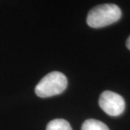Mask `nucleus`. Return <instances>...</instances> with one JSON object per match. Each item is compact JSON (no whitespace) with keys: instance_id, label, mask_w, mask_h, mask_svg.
I'll list each match as a JSON object with an SVG mask.
<instances>
[{"instance_id":"f257e3e1","label":"nucleus","mask_w":130,"mask_h":130,"mask_svg":"<svg viewBox=\"0 0 130 130\" xmlns=\"http://www.w3.org/2000/svg\"><path fill=\"white\" fill-rule=\"evenodd\" d=\"M121 17V10L117 5H98L90 10L87 16V23L91 28H103L117 22Z\"/></svg>"},{"instance_id":"f03ea898","label":"nucleus","mask_w":130,"mask_h":130,"mask_svg":"<svg viewBox=\"0 0 130 130\" xmlns=\"http://www.w3.org/2000/svg\"><path fill=\"white\" fill-rule=\"evenodd\" d=\"M67 86V79L59 72H52L46 74L38 83L35 92L38 97L48 98L64 92Z\"/></svg>"},{"instance_id":"7ed1b4c3","label":"nucleus","mask_w":130,"mask_h":130,"mask_svg":"<svg viewBox=\"0 0 130 130\" xmlns=\"http://www.w3.org/2000/svg\"><path fill=\"white\" fill-rule=\"evenodd\" d=\"M98 103L103 111L111 116H119L125 109V101L123 97L109 90L101 94Z\"/></svg>"},{"instance_id":"20e7f679","label":"nucleus","mask_w":130,"mask_h":130,"mask_svg":"<svg viewBox=\"0 0 130 130\" xmlns=\"http://www.w3.org/2000/svg\"><path fill=\"white\" fill-rule=\"evenodd\" d=\"M81 130H110L103 122L96 119H90L85 121Z\"/></svg>"},{"instance_id":"39448f33","label":"nucleus","mask_w":130,"mask_h":130,"mask_svg":"<svg viewBox=\"0 0 130 130\" xmlns=\"http://www.w3.org/2000/svg\"><path fill=\"white\" fill-rule=\"evenodd\" d=\"M46 130H72V129L67 121L62 119H56L47 124Z\"/></svg>"},{"instance_id":"423d86ee","label":"nucleus","mask_w":130,"mask_h":130,"mask_svg":"<svg viewBox=\"0 0 130 130\" xmlns=\"http://www.w3.org/2000/svg\"><path fill=\"white\" fill-rule=\"evenodd\" d=\"M126 46L127 47V48L130 50V36H129V38H127L126 40Z\"/></svg>"}]
</instances>
